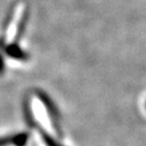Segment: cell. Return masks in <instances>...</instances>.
<instances>
[{"label": "cell", "mask_w": 146, "mask_h": 146, "mask_svg": "<svg viewBox=\"0 0 146 146\" xmlns=\"http://www.w3.org/2000/svg\"><path fill=\"white\" fill-rule=\"evenodd\" d=\"M37 93H38L39 99L41 100V102L44 105V107L47 108L48 115L52 121V125L55 131H56V133L60 136H63L62 128H61V115H60V111H58L56 105L53 103L51 98L47 93H44L42 91H37Z\"/></svg>", "instance_id": "obj_1"}, {"label": "cell", "mask_w": 146, "mask_h": 146, "mask_svg": "<svg viewBox=\"0 0 146 146\" xmlns=\"http://www.w3.org/2000/svg\"><path fill=\"white\" fill-rule=\"evenodd\" d=\"M28 139L27 133H19L15 135L0 137V146H7L9 144H14L16 146H25Z\"/></svg>", "instance_id": "obj_2"}, {"label": "cell", "mask_w": 146, "mask_h": 146, "mask_svg": "<svg viewBox=\"0 0 146 146\" xmlns=\"http://www.w3.org/2000/svg\"><path fill=\"white\" fill-rule=\"evenodd\" d=\"M28 118H29V122L31 123H33V125L36 127L37 129H38V131H39V133H40V136H41L42 141L44 142V144H46V146H63L61 145L60 143H58L54 137H52V136L50 135L48 132H46V131L42 129L40 125H38V123H35V122H33V119H31V113H28Z\"/></svg>", "instance_id": "obj_3"}, {"label": "cell", "mask_w": 146, "mask_h": 146, "mask_svg": "<svg viewBox=\"0 0 146 146\" xmlns=\"http://www.w3.org/2000/svg\"><path fill=\"white\" fill-rule=\"evenodd\" d=\"M8 54L15 58H20V60H24V58H27L26 54L23 52L20 48L15 47V46H12L8 49Z\"/></svg>", "instance_id": "obj_4"}]
</instances>
